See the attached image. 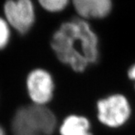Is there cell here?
<instances>
[{"label":"cell","instance_id":"obj_1","mask_svg":"<svg viewBox=\"0 0 135 135\" xmlns=\"http://www.w3.org/2000/svg\"><path fill=\"white\" fill-rule=\"evenodd\" d=\"M49 41L57 59L74 72H85L100 57L99 35L89 21L77 16L71 3L67 17L53 31Z\"/></svg>","mask_w":135,"mask_h":135},{"label":"cell","instance_id":"obj_2","mask_svg":"<svg viewBox=\"0 0 135 135\" xmlns=\"http://www.w3.org/2000/svg\"><path fill=\"white\" fill-rule=\"evenodd\" d=\"M57 126V117L50 108L32 103L18 107L10 123L11 135H53Z\"/></svg>","mask_w":135,"mask_h":135},{"label":"cell","instance_id":"obj_3","mask_svg":"<svg viewBox=\"0 0 135 135\" xmlns=\"http://www.w3.org/2000/svg\"><path fill=\"white\" fill-rule=\"evenodd\" d=\"M2 16L15 34L25 36L32 30L36 23L35 0H5Z\"/></svg>","mask_w":135,"mask_h":135},{"label":"cell","instance_id":"obj_4","mask_svg":"<svg viewBox=\"0 0 135 135\" xmlns=\"http://www.w3.org/2000/svg\"><path fill=\"white\" fill-rule=\"evenodd\" d=\"M131 112L128 99L120 93L100 98L96 103L98 120L110 128H118L124 126L129 120Z\"/></svg>","mask_w":135,"mask_h":135},{"label":"cell","instance_id":"obj_5","mask_svg":"<svg viewBox=\"0 0 135 135\" xmlns=\"http://www.w3.org/2000/svg\"><path fill=\"white\" fill-rule=\"evenodd\" d=\"M26 90L32 104L47 106L53 100L55 82L47 70L35 68L31 70L25 80Z\"/></svg>","mask_w":135,"mask_h":135},{"label":"cell","instance_id":"obj_6","mask_svg":"<svg viewBox=\"0 0 135 135\" xmlns=\"http://www.w3.org/2000/svg\"><path fill=\"white\" fill-rule=\"evenodd\" d=\"M75 13L87 21L105 19L113 8L112 0H71Z\"/></svg>","mask_w":135,"mask_h":135},{"label":"cell","instance_id":"obj_7","mask_svg":"<svg viewBox=\"0 0 135 135\" xmlns=\"http://www.w3.org/2000/svg\"><path fill=\"white\" fill-rule=\"evenodd\" d=\"M59 135H94L89 119L78 114L66 116L59 126Z\"/></svg>","mask_w":135,"mask_h":135},{"label":"cell","instance_id":"obj_8","mask_svg":"<svg viewBox=\"0 0 135 135\" xmlns=\"http://www.w3.org/2000/svg\"><path fill=\"white\" fill-rule=\"evenodd\" d=\"M36 4L50 14H59L64 11L71 4V0H35Z\"/></svg>","mask_w":135,"mask_h":135},{"label":"cell","instance_id":"obj_9","mask_svg":"<svg viewBox=\"0 0 135 135\" xmlns=\"http://www.w3.org/2000/svg\"><path fill=\"white\" fill-rule=\"evenodd\" d=\"M14 32L2 15H0V51H3L10 45Z\"/></svg>","mask_w":135,"mask_h":135},{"label":"cell","instance_id":"obj_10","mask_svg":"<svg viewBox=\"0 0 135 135\" xmlns=\"http://www.w3.org/2000/svg\"><path fill=\"white\" fill-rule=\"evenodd\" d=\"M127 76L130 80H132L134 82V88H135V62L131 65L130 68L128 69L127 71Z\"/></svg>","mask_w":135,"mask_h":135},{"label":"cell","instance_id":"obj_11","mask_svg":"<svg viewBox=\"0 0 135 135\" xmlns=\"http://www.w3.org/2000/svg\"><path fill=\"white\" fill-rule=\"evenodd\" d=\"M0 135H6V132H5V128L2 127V125H0Z\"/></svg>","mask_w":135,"mask_h":135}]
</instances>
